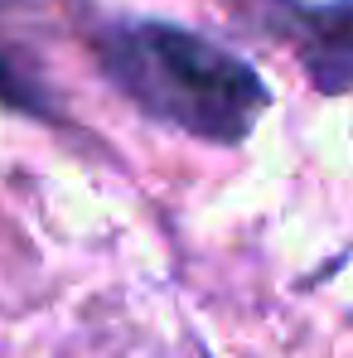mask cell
Masks as SVG:
<instances>
[{
    "label": "cell",
    "mask_w": 353,
    "mask_h": 358,
    "mask_svg": "<svg viewBox=\"0 0 353 358\" xmlns=\"http://www.w3.org/2000/svg\"><path fill=\"white\" fill-rule=\"evenodd\" d=\"M97 54L107 78L150 121L208 145L247 141L257 117L271 107V92L252 63L184 24L126 20L97 39Z\"/></svg>",
    "instance_id": "1"
},
{
    "label": "cell",
    "mask_w": 353,
    "mask_h": 358,
    "mask_svg": "<svg viewBox=\"0 0 353 358\" xmlns=\"http://www.w3.org/2000/svg\"><path fill=\"white\" fill-rule=\"evenodd\" d=\"M266 29L291 34L295 59L315 92L324 97L353 92V0H324V5L276 0Z\"/></svg>",
    "instance_id": "2"
}]
</instances>
